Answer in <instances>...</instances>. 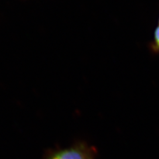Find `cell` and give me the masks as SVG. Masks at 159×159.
I'll return each instance as SVG.
<instances>
[{
  "instance_id": "cell-1",
  "label": "cell",
  "mask_w": 159,
  "mask_h": 159,
  "mask_svg": "<svg viewBox=\"0 0 159 159\" xmlns=\"http://www.w3.org/2000/svg\"><path fill=\"white\" fill-rule=\"evenodd\" d=\"M95 149L86 143H77L72 147L61 148L49 154L45 159H94Z\"/></svg>"
},
{
  "instance_id": "cell-2",
  "label": "cell",
  "mask_w": 159,
  "mask_h": 159,
  "mask_svg": "<svg viewBox=\"0 0 159 159\" xmlns=\"http://www.w3.org/2000/svg\"><path fill=\"white\" fill-rule=\"evenodd\" d=\"M148 49L152 54H159V25L157 26L154 31L153 38L152 41L148 43Z\"/></svg>"
},
{
  "instance_id": "cell-3",
  "label": "cell",
  "mask_w": 159,
  "mask_h": 159,
  "mask_svg": "<svg viewBox=\"0 0 159 159\" xmlns=\"http://www.w3.org/2000/svg\"><path fill=\"white\" fill-rule=\"evenodd\" d=\"M158 25H159V17H158Z\"/></svg>"
}]
</instances>
